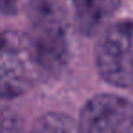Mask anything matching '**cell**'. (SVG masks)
Returning <instances> with one entry per match:
<instances>
[{
  "label": "cell",
  "mask_w": 133,
  "mask_h": 133,
  "mask_svg": "<svg viewBox=\"0 0 133 133\" xmlns=\"http://www.w3.org/2000/svg\"><path fill=\"white\" fill-rule=\"evenodd\" d=\"M28 20V37L37 51L42 69L48 73L62 69L69 57L68 0H31Z\"/></svg>",
  "instance_id": "obj_1"
},
{
  "label": "cell",
  "mask_w": 133,
  "mask_h": 133,
  "mask_svg": "<svg viewBox=\"0 0 133 133\" xmlns=\"http://www.w3.org/2000/svg\"><path fill=\"white\" fill-rule=\"evenodd\" d=\"M42 73L44 69L28 33H0V98L9 100L24 95Z\"/></svg>",
  "instance_id": "obj_2"
},
{
  "label": "cell",
  "mask_w": 133,
  "mask_h": 133,
  "mask_svg": "<svg viewBox=\"0 0 133 133\" xmlns=\"http://www.w3.org/2000/svg\"><path fill=\"white\" fill-rule=\"evenodd\" d=\"M95 64L106 82L118 88L133 86V20L111 22L98 35Z\"/></svg>",
  "instance_id": "obj_3"
},
{
  "label": "cell",
  "mask_w": 133,
  "mask_h": 133,
  "mask_svg": "<svg viewBox=\"0 0 133 133\" xmlns=\"http://www.w3.org/2000/svg\"><path fill=\"white\" fill-rule=\"evenodd\" d=\"M77 122L80 133H133V104L118 95L102 93L84 104Z\"/></svg>",
  "instance_id": "obj_4"
},
{
  "label": "cell",
  "mask_w": 133,
  "mask_h": 133,
  "mask_svg": "<svg viewBox=\"0 0 133 133\" xmlns=\"http://www.w3.org/2000/svg\"><path fill=\"white\" fill-rule=\"evenodd\" d=\"M75 26L82 35H100L109 24L120 0H71Z\"/></svg>",
  "instance_id": "obj_5"
},
{
  "label": "cell",
  "mask_w": 133,
  "mask_h": 133,
  "mask_svg": "<svg viewBox=\"0 0 133 133\" xmlns=\"http://www.w3.org/2000/svg\"><path fill=\"white\" fill-rule=\"evenodd\" d=\"M28 133H80L78 122L64 113H46L35 120Z\"/></svg>",
  "instance_id": "obj_6"
},
{
  "label": "cell",
  "mask_w": 133,
  "mask_h": 133,
  "mask_svg": "<svg viewBox=\"0 0 133 133\" xmlns=\"http://www.w3.org/2000/svg\"><path fill=\"white\" fill-rule=\"evenodd\" d=\"M0 133H26L20 115L4 98H0Z\"/></svg>",
  "instance_id": "obj_7"
},
{
  "label": "cell",
  "mask_w": 133,
  "mask_h": 133,
  "mask_svg": "<svg viewBox=\"0 0 133 133\" xmlns=\"http://www.w3.org/2000/svg\"><path fill=\"white\" fill-rule=\"evenodd\" d=\"M22 0H0V11L6 15H15L20 9Z\"/></svg>",
  "instance_id": "obj_8"
}]
</instances>
